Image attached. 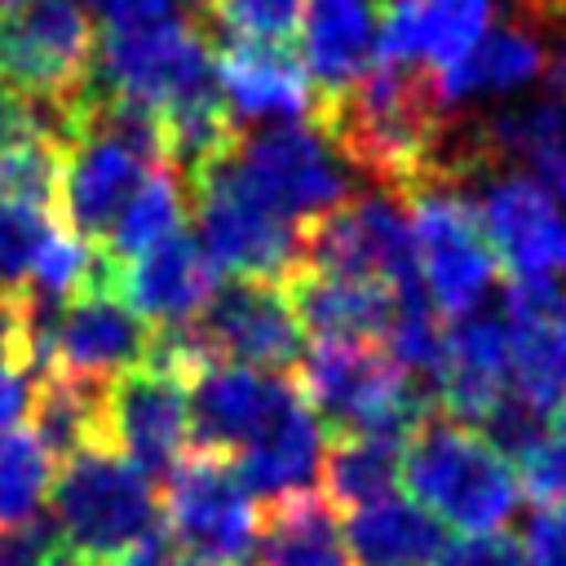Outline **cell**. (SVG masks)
<instances>
[{"label": "cell", "instance_id": "6da1fadb", "mask_svg": "<svg viewBox=\"0 0 566 566\" xmlns=\"http://www.w3.org/2000/svg\"><path fill=\"white\" fill-rule=\"evenodd\" d=\"M447 111L451 102L429 71L376 62L354 88L318 102L314 128L345 164L398 195H411L447 172Z\"/></svg>", "mask_w": 566, "mask_h": 566}, {"label": "cell", "instance_id": "7a4b0ae2", "mask_svg": "<svg viewBox=\"0 0 566 566\" xmlns=\"http://www.w3.org/2000/svg\"><path fill=\"white\" fill-rule=\"evenodd\" d=\"M402 486L460 535H495L517 509V464L513 455L460 420H420L402 442Z\"/></svg>", "mask_w": 566, "mask_h": 566}, {"label": "cell", "instance_id": "3957f363", "mask_svg": "<svg viewBox=\"0 0 566 566\" xmlns=\"http://www.w3.org/2000/svg\"><path fill=\"white\" fill-rule=\"evenodd\" d=\"M296 385L332 438H407L424 420L416 371L380 340H314L296 363Z\"/></svg>", "mask_w": 566, "mask_h": 566}, {"label": "cell", "instance_id": "277c9868", "mask_svg": "<svg viewBox=\"0 0 566 566\" xmlns=\"http://www.w3.org/2000/svg\"><path fill=\"white\" fill-rule=\"evenodd\" d=\"M62 548L80 562L111 566L159 531L155 478L142 473L115 447H84L53 482V513Z\"/></svg>", "mask_w": 566, "mask_h": 566}, {"label": "cell", "instance_id": "5b68a950", "mask_svg": "<svg viewBox=\"0 0 566 566\" xmlns=\"http://www.w3.org/2000/svg\"><path fill=\"white\" fill-rule=\"evenodd\" d=\"M93 84L97 93L137 102L159 119L221 97L208 31L190 18L150 27H102Z\"/></svg>", "mask_w": 566, "mask_h": 566}, {"label": "cell", "instance_id": "8992f818", "mask_svg": "<svg viewBox=\"0 0 566 566\" xmlns=\"http://www.w3.org/2000/svg\"><path fill=\"white\" fill-rule=\"evenodd\" d=\"M97 27L80 0H22L0 9V88L84 106L97 75Z\"/></svg>", "mask_w": 566, "mask_h": 566}, {"label": "cell", "instance_id": "52a82bcc", "mask_svg": "<svg viewBox=\"0 0 566 566\" xmlns=\"http://www.w3.org/2000/svg\"><path fill=\"white\" fill-rule=\"evenodd\" d=\"M411 203V248L420 287L438 318H469L482 310L495 283V252L486 243L478 203L460 190V177L442 172L407 195Z\"/></svg>", "mask_w": 566, "mask_h": 566}, {"label": "cell", "instance_id": "ba28073f", "mask_svg": "<svg viewBox=\"0 0 566 566\" xmlns=\"http://www.w3.org/2000/svg\"><path fill=\"white\" fill-rule=\"evenodd\" d=\"M199 208V243L217 270L234 279L287 283L301 270V226L279 217L234 168V150L190 181Z\"/></svg>", "mask_w": 566, "mask_h": 566}, {"label": "cell", "instance_id": "9c48e42d", "mask_svg": "<svg viewBox=\"0 0 566 566\" xmlns=\"http://www.w3.org/2000/svg\"><path fill=\"white\" fill-rule=\"evenodd\" d=\"M301 270L380 283L398 296H424L411 221L389 195H349L340 208L310 221L301 230Z\"/></svg>", "mask_w": 566, "mask_h": 566}, {"label": "cell", "instance_id": "30bf717a", "mask_svg": "<svg viewBox=\"0 0 566 566\" xmlns=\"http://www.w3.org/2000/svg\"><path fill=\"white\" fill-rule=\"evenodd\" d=\"M164 482L168 535L203 566H248L261 535V517L234 460L221 451L190 447Z\"/></svg>", "mask_w": 566, "mask_h": 566}, {"label": "cell", "instance_id": "8fae6325", "mask_svg": "<svg viewBox=\"0 0 566 566\" xmlns=\"http://www.w3.org/2000/svg\"><path fill=\"white\" fill-rule=\"evenodd\" d=\"M509 345V411L495 429H535L566 407V287L522 279L500 301Z\"/></svg>", "mask_w": 566, "mask_h": 566}, {"label": "cell", "instance_id": "7c38bea8", "mask_svg": "<svg viewBox=\"0 0 566 566\" xmlns=\"http://www.w3.org/2000/svg\"><path fill=\"white\" fill-rule=\"evenodd\" d=\"M234 168L279 217L296 221L301 230L349 199V168L340 150L305 124H274L239 137Z\"/></svg>", "mask_w": 566, "mask_h": 566}, {"label": "cell", "instance_id": "4fadbf2b", "mask_svg": "<svg viewBox=\"0 0 566 566\" xmlns=\"http://www.w3.org/2000/svg\"><path fill=\"white\" fill-rule=\"evenodd\" d=\"M478 217L495 265L522 279L566 274V181L539 172H500L478 199Z\"/></svg>", "mask_w": 566, "mask_h": 566}, {"label": "cell", "instance_id": "5bb4252c", "mask_svg": "<svg viewBox=\"0 0 566 566\" xmlns=\"http://www.w3.org/2000/svg\"><path fill=\"white\" fill-rule=\"evenodd\" d=\"M195 327L203 332L217 363L287 376L305 358V323L287 283L274 279H234L217 287Z\"/></svg>", "mask_w": 566, "mask_h": 566}, {"label": "cell", "instance_id": "9a60e30c", "mask_svg": "<svg viewBox=\"0 0 566 566\" xmlns=\"http://www.w3.org/2000/svg\"><path fill=\"white\" fill-rule=\"evenodd\" d=\"M106 447L128 455L142 473L168 478L190 451V385L133 367L106 389Z\"/></svg>", "mask_w": 566, "mask_h": 566}, {"label": "cell", "instance_id": "2e32d148", "mask_svg": "<svg viewBox=\"0 0 566 566\" xmlns=\"http://www.w3.org/2000/svg\"><path fill=\"white\" fill-rule=\"evenodd\" d=\"M159 168L150 164L142 150H133L128 142L80 124V137L66 150V172H62V221L66 230H75L88 243H106V234L115 230L124 203L133 199V190L146 181V172Z\"/></svg>", "mask_w": 566, "mask_h": 566}, {"label": "cell", "instance_id": "e0dca14e", "mask_svg": "<svg viewBox=\"0 0 566 566\" xmlns=\"http://www.w3.org/2000/svg\"><path fill=\"white\" fill-rule=\"evenodd\" d=\"M500 0H389L380 13V62L451 75L491 31Z\"/></svg>", "mask_w": 566, "mask_h": 566}, {"label": "cell", "instance_id": "ac0fdd59", "mask_svg": "<svg viewBox=\"0 0 566 566\" xmlns=\"http://www.w3.org/2000/svg\"><path fill=\"white\" fill-rule=\"evenodd\" d=\"M438 402L460 424H495L509 411V345L500 314L455 318L429 376Z\"/></svg>", "mask_w": 566, "mask_h": 566}, {"label": "cell", "instance_id": "d6986e66", "mask_svg": "<svg viewBox=\"0 0 566 566\" xmlns=\"http://www.w3.org/2000/svg\"><path fill=\"white\" fill-rule=\"evenodd\" d=\"M115 292L137 318H150V327L195 323L217 296V265L195 234L177 230L159 248L119 261Z\"/></svg>", "mask_w": 566, "mask_h": 566}, {"label": "cell", "instance_id": "ffe728a7", "mask_svg": "<svg viewBox=\"0 0 566 566\" xmlns=\"http://www.w3.org/2000/svg\"><path fill=\"white\" fill-rule=\"evenodd\" d=\"M155 327L142 323L115 287H88L62 305L57 318V371L119 380L150 358Z\"/></svg>", "mask_w": 566, "mask_h": 566}, {"label": "cell", "instance_id": "44dd1931", "mask_svg": "<svg viewBox=\"0 0 566 566\" xmlns=\"http://www.w3.org/2000/svg\"><path fill=\"white\" fill-rule=\"evenodd\" d=\"M292 376L252 371L234 363L208 367L190 385V447L239 455L292 394Z\"/></svg>", "mask_w": 566, "mask_h": 566}, {"label": "cell", "instance_id": "7402d4cb", "mask_svg": "<svg viewBox=\"0 0 566 566\" xmlns=\"http://www.w3.org/2000/svg\"><path fill=\"white\" fill-rule=\"evenodd\" d=\"M217 88L234 119H283L296 124L314 115L318 102L305 62L287 44H248V40H217L212 49Z\"/></svg>", "mask_w": 566, "mask_h": 566}, {"label": "cell", "instance_id": "603a6c76", "mask_svg": "<svg viewBox=\"0 0 566 566\" xmlns=\"http://www.w3.org/2000/svg\"><path fill=\"white\" fill-rule=\"evenodd\" d=\"M230 460H234L243 486L252 495H261L265 504L296 495V491H314V482L323 478V464H327V433H323V420L314 416V407L305 402L301 385H292V394L270 416V424Z\"/></svg>", "mask_w": 566, "mask_h": 566}, {"label": "cell", "instance_id": "cb8c5ba5", "mask_svg": "<svg viewBox=\"0 0 566 566\" xmlns=\"http://www.w3.org/2000/svg\"><path fill=\"white\" fill-rule=\"evenodd\" d=\"M287 292L314 340H380V345H389L402 310L429 301V296H398L380 283H358L314 270H296L287 279Z\"/></svg>", "mask_w": 566, "mask_h": 566}, {"label": "cell", "instance_id": "d4e9b609", "mask_svg": "<svg viewBox=\"0 0 566 566\" xmlns=\"http://www.w3.org/2000/svg\"><path fill=\"white\" fill-rule=\"evenodd\" d=\"M301 49H305V71L318 88V102L340 97L371 71V57L380 49L376 0H305Z\"/></svg>", "mask_w": 566, "mask_h": 566}, {"label": "cell", "instance_id": "484cf974", "mask_svg": "<svg viewBox=\"0 0 566 566\" xmlns=\"http://www.w3.org/2000/svg\"><path fill=\"white\" fill-rule=\"evenodd\" d=\"M256 566H354L340 509L327 491L270 500L256 535Z\"/></svg>", "mask_w": 566, "mask_h": 566}, {"label": "cell", "instance_id": "4316f807", "mask_svg": "<svg viewBox=\"0 0 566 566\" xmlns=\"http://www.w3.org/2000/svg\"><path fill=\"white\" fill-rule=\"evenodd\" d=\"M354 566H433L447 548L442 522L424 513L411 495H380L349 513Z\"/></svg>", "mask_w": 566, "mask_h": 566}, {"label": "cell", "instance_id": "83f0119b", "mask_svg": "<svg viewBox=\"0 0 566 566\" xmlns=\"http://www.w3.org/2000/svg\"><path fill=\"white\" fill-rule=\"evenodd\" d=\"M544 71H548L544 31L531 27V22L509 18V22L491 27L486 40L438 84H442V97L455 106V102L486 97V93H517V88L535 84Z\"/></svg>", "mask_w": 566, "mask_h": 566}, {"label": "cell", "instance_id": "f1b7e54d", "mask_svg": "<svg viewBox=\"0 0 566 566\" xmlns=\"http://www.w3.org/2000/svg\"><path fill=\"white\" fill-rule=\"evenodd\" d=\"M106 389H111V380L71 376V371H53V376L35 380L31 433L57 464L80 455L84 447L106 442Z\"/></svg>", "mask_w": 566, "mask_h": 566}, {"label": "cell", "instance_id": "f546056e", "mask_svg": "<svg viewBox=\"0 0 566 566\" xmlns=\"http://www.w3.org/2000/svg\"><path fill=\"white\" fill-rule=\"evenodd\" d=\"M186 203H190V181L172 168V164H159L146 172V181L133 190V199L124 203L115 230L106 234V252L115 261H133L150 248H159L164 239H172L186 221Z\"/></svg>", "mask_w": 566, "mask_h": 566}, {"label": "cell", "instance_id": "4dcf8cb0", "mask_svg": "<svg viewBox=\"0 0 566 566\" xmlns=\"http://www.w3.org/2000/svg\"><path fill=\"white\" fill-rule=\"evenodd\" d=\"M402 442L407 438H380V433H354L327 442L323 464V491L336 509H363L380 495H394V482L402 478Z\"/></svg>", "mask_w": 566, "mask_h": 566}, {"label": "cell", "instance_id": "1f68e13d", "mask_svg": "<svg viewBox=\"0 0 566 566\" xmlns=\"http://www.w3.org/2000/svg\"><path fill=\"white\" fill-rule=\"evenodd\" d=\"M53 469L57 460L31 429H9L0 438V531H18L40 517V504L57 482Z\"/></svg>", "mask_w": 566, "mask_h": 566}, {"label": "cell", "instance_id": "d6a6232c", "mask_svg": "<svg viewBox=\"0 0 566 566\" xmlns=\"http://www.w3.org/2000/svg\"><path fill=\"white\" fill-rule=\"evenodd\" d=\"M305 0H208L203 31L217 40H248V44H292L301 35Z\"/></svg>", "mask_w": 566, "mask_h": 566}, {"label": "cell", "instance_id": "836d02e7", "mask_svg": "<svg viewBox=\"0 0 566 566\" xmlns=\"http://www.w3.org/2000/svg\"><path fill=\"white\" fill-rule=\"evenodd\" d=\"M57 230V212L0 199V287H27L35 256Z\"/></svg>", "mask_w": 566, "mask_h": 566}, {"label": "cell", "instance_id": "e575fe53", "mask_svg": "<svg viewBox=\"0 0 566 566\" xmlns=\"http://www.w3.org/2000/svg\"><path fill=\"white\" fill-rule=\"evenodd\" d=\"M522 491L544 509V504H566V407L548 416L544 429H535L517 451H513Z\"/></svg>", "mask_w": 566, "mask_h": 566}, {"label": "cell", "instance_id": "d590c367", "mask_svg": "<svg viewBox=\"0 0 566 566\" xmlns=\"http://www.w3.org/2000/svg\"><path fill=\"white\" fill-rule=\"evenodd\" d=\"M526 566H566V504H544L522 531Z\"/></svg>", "mask_w": 566, "mask_h": 566}, {"label": "cell", "instance_id": "8d00e7d4", "mask_svg": "<svg viewBox=\"0 0 566 566\" xmlns=\"http://www.w3.org/2000/svg\"><path fill=\"white\" fill-rule=\"evenodd\" d=\"M433 566H526L522 562V539L513 535H464L438 553Z\"/></svg>", "mask_w": 566, "mask_h": 566}, {"label": "cell", "instance_id": "74e56055", "mask_svg": "<svg viewBox=\"0 0 566 566\" xmlns=\"http://www.w3.org/2000/svg\"><path fill=\"white\" fill-rule=\"evenodd\" d=\"M31 398H35V376L18 363H0V438L18 429L22 416H31Z\"/></svg>", "mask_w": 566, "mask_h": 566}, {"label": "cell", "instance_id": "f35d334b", "mask_svg": "<svg viewBox=\"0 0 566 566\" xmlns=\"http://www.w3.org/2000/svg\"><path fill=\"white\" fill-rule=\"evenodd\" d=\"M111 566H203V562H195V557L159 526V531H150L137 548H128L119 562H111Z\"/></svg>", "mask_w": 566, "mask_h": 566}, {"label": "cell", "instance_id": "ab89813d", "mask_svg": "<svg viewBox=\"0 0 566 566\" xmlns=\"http://www.w3.org/2000/svg\"><path fill=\"white\" fill-rule=\"evenodd\" d=\"M539 4H544L548 27H553V22H566V0H539Z\"/></svg>", "mask_w": 566, "mask_h": 566}, {"label": "cell", "instance_id": "60d3db41", "mask_svg": "<svg viewBox=\"0 0 566 566\" xmlns=\"http://www.w3.org/2000/svg\"><path fill=\"white\" fill-rule=\"evenodd\" d=\"M553 80H557V88L566 93V53H562V62H557V71H553Z\"/></svg>", "mask_w": 566, "mask_h": 566}, {"label": "cell", "instance_id": "b9f144b4", "mask_svg": "<svg viewBox=\"0 0 566 566\" xmlns=\"http://www.w3.org/2000/svg\"><path fill=\"white\" fill-rule=\"evenodd\" d=\"M9 4H22V0H0V9H9Z\"/></svg>", "mask_w": 566, "mask_h": 566}]
</instances>
